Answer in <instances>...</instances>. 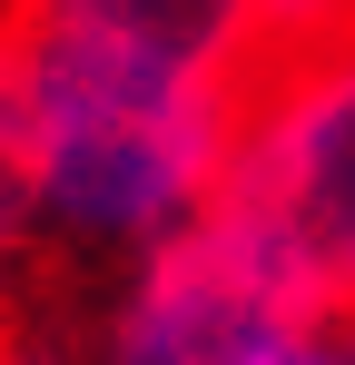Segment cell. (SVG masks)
Wrapping results in <instances>:
<instances>
[{
	"label": "cell",
	"mask_w": 355,
	"mask_h": 365,
	"mask_svg": "<svg viewBox=\"0 0 355 365\" xmlns=\"http://www.w3.org/2000/svg\"><path fill=\"white\" fill-rule=\"evenodd\" d=\"M10 109H20L30 217H40V237L79 247V257L128 267L217 207L227 119H237V89L217 79H178V69L118 60V50L10 30Z\"/></svg>",
	"instance_id": "obj_1"
},
{
	"label": "cell",
	"mask_w": 355,
	"mask_h": 365,
	"mask_svg": "<svg viewBox=\"0 0 355 365\" xmlns=\"http://www.w3.org/2000/svg\"><path fill=\"white\" fill-rule=\"evenodd\" d=\"M207 227L287 306H355V30L247 69Z\"/></svg>",
	"instance_id": "obj_2"
},
{
	"label": "cell",
	"mask_w": 355,
	"mask_h": 365,
	"mask_svg": "<svg viewBox=\"0 0 355 365\" xmlns=\"http://www.w3.org/2000/svg\"><path fill=\"white\" fill-rule=\"evenodd\" d=\"M287 316L296 306L197 217L187 237L128 257L109 316H99L89 365H257Z\"/></svg>",
	"instance_id": "obj_3"
},
{
	"label": "cell",
	"mask_w": 355,
	"mask_h": 365,
	"mask_svg": "<svg viewBox=\"0 0 355 365\" xmlns=\"http://www.w3.org/2000/svg\"><path fill=\"white\" fill-rule=\"evenodd\" d=\"M0 20L30 40L118 50V60L178 69V79H217V89H247V69L267 60L257 0H10Z\"/></svg>",
	"instance_id": "obj_4"
},
{
	"label": "cell",
	"mask_w": 355,
	"mask_h": 365,
	"mask_svg": "<svg viewBox=\"0 0 355 365\" xmlns=\"http://www.w3.org/2000/svg\"><path fill=\"white\" fill-rule=\"evenodd\" d=\"M40 237L30 217V168H20V109H10V30H0V267H20V247Z\"/></svg>",
	"instance_id": "obj_5"
},
{
	"label": "cell",
	"mask_w": 355,
	"mask_h": 365,
	"mask_svg": "<svg viewBox=\"0 0 355 365\" xmlns=\"http://www.w3.org/2000/svg\"><path fill=\"white\" fill-rule=\"evenodd\" d=\"M257 365H355V306H296Z\"/></svg>",
	"instance_id": "obj_6"
},
{
	"label": "cell",
	"mask_w": 355,
	"mask_h": 365,
	"mask_svg": "<svg viewBox=\"0 0 355 365\" xmlns=\"http://www.w3.org/2000/svg\"><path fill=\"white\" fill-rule=\"evenodd\" d=\"M257 20H267V50H287V40L355 30V0H257Z\"/></svg>",
	"instance_id": "obj_7"
},
{
	"label": "cell",
	"mask_w": 355,
	"mask_h": 365,
	"mask_svg": "<svg viewBox=\"0 0 355 365\" xmlns=\"http://www.w3.org/2000/svg\"><path fill=\"white\" fill-rule=\"evenodd\" d=\"M0 365H30V356H20V346H10V336H0Z\"/></svg>",
	"instance_id": "obj_8"
}]
</instances>
